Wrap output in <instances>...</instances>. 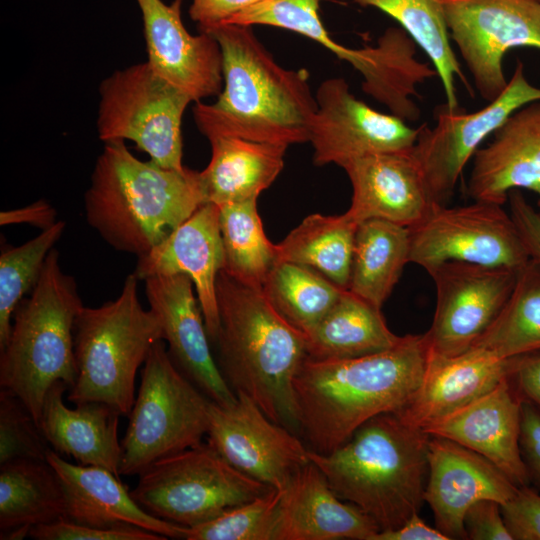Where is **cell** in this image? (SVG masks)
Returning <instances> with one entry per match:
<instances>
[{
  "mask_svg": "<svg viewBox=\"0 0 540 540\" xmlns=\"http://www.w3.org/2000/svg\"><path fill=\"white\" fill-rule=\"evenodd\" d=\"M509 213L531 260L540 263V211L523 196L521 190L508 194Z\"/></svg>",
  "mask_w": 540,
  "mask_h": 540,
  "instance_id": "44",
  "label": "cell"
},
{
  "mask_svg": "<svg viewBox=\"0 0 540 540\" xmlns=\"http://www.w3.org/2000/svg\"><path fill=\"white\" fill-rule=\"evenodd\" d=\"M207 33L221 50L223 88L213 104L196 102L200 132L288 147L307 142L317 109L308 71L280 66L250 26L222 24Z\"/></svg>",
  "mask_w": 540,
  "mask_h": 540,
  "instance_id": "2",
  "label": "cell"
},
{
  "mask_svg": "<svg viewBox=\"0 0 540 540\" xmlns=\"http://www.w3.org/2000/svg\"><path fill=\"white\" fill-rule=\"evenodd\" d=\"M372 540H449V538L437 528L427 525L419 513H415L401 527L379 531Z\"/></svg>",
  "mask_w": 540,
  "mask_h": 540,
  "instance_id": "49",
  "label": "cell"
},
{
  "mask_svg": "<svg viewBox=\"0 0 540 540\" xmlns=\"http://www.w3.org/2000/svg\"><path fill=\"white\" fill-rule=\"evenodd\" d=\"M520 450L529 480L540 489V410L522 400Z\"/></svg>",
  "mask_w": 540,
  "mask_h": 540,
  "instance_id": "45",
  "label": "cell"
},
{
  "mask_svg": "<svg viewBox=\"0 0 540 540\" xmlns=\"http://www.w3.org/2000/svg\"><path fill=\"white\" fill-rule=\"evenodd\" d=\"M513 360L472 347L456 356L429 354L424 378L399 416L425 429L493 390L510 376Z\"/></svg>",
  "mask_w": 540,
  "mask_h": 540,
  "instance_id": "26",
  "label": "cell"
},
{
  "mask_svg": "<svg viewBox=\"0 0 540 540\" xmlns=\"http://www.w3.org/2000/svg\"><path fill=\"white\" fill-rule=\"evenodd\" d=\"M357 226L345 213L309 215L276 244L277 261L307 266L347 289Z\"/></svg>",
  "mask_w": 540,
  "mask_h": 540,
  "instance_id": "32",
  "label": "cell"
},
{
  "mask_svg": "<svg viewBox=\"0 0 540 540\" xmlns=\"http://www.w3.org/2000/svg\"><path fill=\"white\" fill-rule=\"evenodd\" d=\"M518 487L482 455L444 437L430 435L424 502L433 511L436 528L450 539H467L464 516L481 499L501 505Z\"/></svg>",
  "mask_w": 540,
  "mask_h": 540,
  "instance_id": "17",
  "label": "cell"
},
{
  "mask_svg": "<svg viewBox=\"0 0 540 540\" xmlns=\"http://www.w3.org/2000/svg\"><path fill=\"white\" fill-rule=\"evenodd\" d=\"M473 347L502 359L540 351L539 262L530 259L518 271L507 302Z\"/></svg>",
  "mask_w": 540,
  "mask_h": 540,
  "instance_id": "34",
  "label": "cell"
},
{
  "mask_svg": "<svg viewBox=\"0 0 540 540\" xmlns=\"http://www.w3.org/2000/svg\"><path fill=\"white\" fill-rule=\"evenodd\" d=\"M467 539L513 540L503 519L501 504L492 499L473 503L464 516Z\"/></svg>",
  "mask_w": 540,
  "mask_h": 540,
  "instance_id": "43",
  "label": "cell"
},
{
  "mask_svg": "<svg viewBox=\"0 0 540 540\" xmlns=\"http://www.w3.org/2000/svg\"><path fill=\"white\" fill-rule=\"evenodd\" d=\"M519 270L462 261L428 270L436 290L433 321L424 333L429 354L451 357L473 347L507 302Z\"/></svg>",
  "mask_w": 540,
  "mask_h": 540,
  "instance_id": "14",
  "label": "cell"
},
{
  "mask_svg": "<svg viewBox=\"0 0 540 540\" xmlns=\"http://www.w3.org/2000/svg\"><path fill=\"white\" fill-rule=\"evenodd\" d=\"M281 490L275 540H372L376 523L339 498L311 461Z\"/></svg>",
  "mask_w": 540,
  "mask_h": 540,
  "instance_id": "24",
  "label": "cell"
},
{
  "mask_svg": "<svg viewBox=\"0 0 540 540\" xmlns=\"http://www.w3.org/2000/svg\"><path fill=\"white\" fill-rule=\"evenodd\" d=\"M211 403L174 364L163 340L155 342L121 440L120 474L138 476L155 461L203 443Z\"/></svg>",
  "mask_w": 540,
  "mask_h": 540,
  "instance_id": "8",
  "label": "cell"
},
{
  "mask_svg": "<svg viewBox=\"0 0 540 540\" xmlns=\"http://www.w3.org/2000/svg\"><path fill=\"white\" fill-rule=\"evenodd\" d=\"M62 482L47 460L20 459L0 465V539L65 518Z\"/></svg>",
  "mask_w": 540,
  "mask_h": 540,
  "instance_id": "30",
  "label": "cell"
},
{
  "mask_svg": "<svg viewBox=\"0 0 540 540\" xmlns=\"http://www.w3.org/2000/svg\"><path fill=\"white\" fill-rule=\"evenodd\" d=\"M317 109L308 127L313 161L322 166L343 167L349 161L373 153L413 147L418 128H411L393 114L376 111L357 99L345 79L323 81L315 94Z\"/></svg>",
  "mask_w": 540,
  "mask_h": 540,
  "instance_id": "16",
  "label": "cell"
},
{
  "mask_svg": "<svg viewBox=\"0 0 540 540\" xmlns=\"http://www.w3.org/2000/svg\"><path fill=\"white\" fill-rule=\"evenodd\" d=\"M142 14L147 62L192 101L219 95L223 86L222 54L208 33L190 34L181 18L182 0H136Z\"/></svg>",
  "mask_w": 540,
  "mask_h": 540,
  "instance_id": "19",
  "label": "cell"
},
{
  "mask_svg": "<svg viewBox=\"0 0 540 540\" xmlns=\"http://www.w3.org/2000/svg\"><path fill=\"white\" fill-rule=\"evenodd\" d=\"M509 377L520 397L540 410V351L514 357Z\"/></svg>",
  "mask_w": 540,
  "mask_h": 540,
  "instance_id": "47",
  "label": "cell"
},
{
  "mask_svg": "<svg viewBox=\"0 0 540 540\" xmlns=\"http://www.w3.org/2000/svg\"><path fill=\"white\" fill-rule=\"evenodd\" d=\"M46 460L62 482L66 519L98 528L133 526L166 538L186 539L188 527L149 514L133 499L119 476L109 470L72 464L51 448Z\"/></svg>",
  "mask_w": 540,
  "mask_h": 540,
  "instance_id": "25",
  "label": "cell"
},
{
  "mask_svg": "<svg viewBox=\"0 0 540 540\" xmlns=\"http://www.w3.org/2000/svg\"><path fill=\"white\" fill-rule=\"evenodd\" d=\"M493 135L473 157L467 194L503 205L510 191L526 189L540 207V100L515 111Z\"/></svg>",
  "mask_w": 540,
  "mask_h": 540,
  "instance_id": "23",
  "label": "cell"
},
{
  "mask_svg": "<svg viewBox=\"0 0 540 540\" xmlns=\"http://www.w3.org/2000/svg\"><path fill=\"white\" fill-rule=\"evenodd\" d=\"M55 209L46 201L38 200L22 208L0 213V224L26 223L45 230L57 221Z\"/></svg>",
  "mask_w": 540,
  "mask_h": 540,
  "instance_id": "48",
  "label": "cell"
},
{
  "mask_svg": "<svg viewBox=\"0 0 540 540\" xmlns=\"http://www.w3.org/2000/svg\"><path fill=\"white\" fill-rule=\"evenodd\" d=\"M425 334H407L392 348L341 360L306 358L294 379L299 433L311 450L328 454L372 417L399 412L425 375Z\"/></svg>",
  "mask_w": 540,
  "mask_h": 540,
  "instance_id": "1",
  "label": "cell"
},
{
  "mask_svg": "<svg viewBox=\"0 0 540 540\" xmlns=\"http://www.w3.org/2000/svg\"><path fill=\"white\" fill-rule=\"evenodd\" d=\"M219 213L218 205L202 204L162 242L139 256L134 272L138 280L187 275L196 289L207 334L213 344L219 328L216 281L224 265Z\"/></svg>",
  "mask_w": 540,
  "mask_h": 540,
  "instance_id": "20",
  "label": "cell"
},
{
  "mask_svg": "<svg viewBox=\"0 0 540 540\" xmlns=\"http://www.w3.org/2000/svg\"><path fill=\"white\" fill-rule=\"evenodd\" d=\"M280 498L281 490L271 488L213 519L188 528L186 540H275Z\"/></svg>",
  "mask_w": 540,
  "mask_h": 540,
  "instance_id": "38",
  "label": "cell"
},
{
  "mask_svg": "<svg viewBox=\"0 0 540 540\" xmlns=\"http://www.w3.org/2000/svg\"><path fill=\"white\" fill-rule=\"evenodd\" d=\"M207 139L211 159L199 172L205 203L221 206L257 199L284 167L286 145L221 134Z\"/></svg>",
  "mask_w": 540,
  "mask_h": 540,
  "instance_id": "28",
  "label": "cell"
},
{
  "mask_svg": "<svg viewBox=\"0 0 540 540\" xmlns=\"http://www.w3.org/2000/svg\"><path fill=\"white\" fill-rule=\"evenodd\" d=\"M307 358L341 360L379 353L401 339L387 326L381 308L345 289L307 333Z\"/></svg>",
  "mask_w": 540,
  "mask_h": 540,
  "instance_id": "29",
  "label": "cell"
},
{
  "mask_svg": "<svg viewBox=\"0 0 540 540\" xmlns=\"http://www.w3.org/2000/svg\"><path fill=\"white\" fill-rule=\"evenodd\" d=\"M221 406L212 401L207 444L228 464L269 487L283 489L310 462L309 448L273 422L245 394Z\"/></svg>",
  "mask_w": 540,
  "mask_h": 540,
  "instance_id": "15",
  "label": "cell"
},
{
  "mask_svg": "<svg viewBox=\"0 0 540 540\" xmlns=\"http://www.w3.org/2000/svg\"><path fill=\"white\" fill-rule=\"evenodd\" d=\"M100 140H130L164 168L183 170L182 118L192 99L146 61L112 73L99 89Z\"/></svg>",
  "mask_w": 540,
  "mask_h": 540,
  "instance_id": "10",
  "label": "cell"
},
{
  "mask_svg": "<svg viewBox=\"0 0 540 540\" xmlns=\"http://www.w3.org/2000/svg\"><path fill=\"white\" fill-rule=\"evenodd\" d=\"M144 282L150 309L161 321L163 340L174 364L210 400L221 406L233 404L237 396L213 358L192 280L175 274L150 277Z\"/></svg>",
  "mask_w": 540,
  "mask_h": 540,
  "instance_id": "18",
  "label": "cell"
},
{
  "mask_svg": "<svg viewBox=\"0 0 540 540\" xmlns=\"http://www.w3.org/2000/svg\"><path fill=\"white\" fill-rule=\"evenodd\" d=\"M204 203L199 172L143 162L120 140L105 142L84 195L87 223L111 247L138 257Z\"/></svg>",
  "mask_w": 540,
  "mask_h": 540,
  "instance_id": "4",
  "label": "cell"
},
{
  "mask_svg": "<svg viewBox=\"0 0 540 540\" xmlns=\"http://www.w3.org/2000/svg\"><path fill=\"white\" fill-rule=\"evenodd\" d=\"M271 488L201 443L155 461L138 475L130 492L149 514L190 528Z\"/></svg>",
  "mask_w": 540,
  "mask_h": 540,
  "instance_id": "9",
  "label": "cell"
},
{
  "mask_svg": "<svg viewBox=\"0 0 540 540\" xmlns=\"http://www.w3.org/2000/svg\"><path fill=\"white\" fill-rule=\"evenodd\" d=\"M537 1H539V2H540V0H537Z\"/></svg>",
  "mask_w": 540,
  "mask_h": 540,
  "instance_id": "50",
  "label": "cell"
},
{
  "mask_svg": "<svg viewBox=\"0 0 540 540\" xmlns=\"http://www.w3.org/2000/svg\"><path fill=\"white\" fill-rule=\"evenodd\" d=\"M539 100L540 88L528 81L524 65L518 60L506 88L482 109L466 113L460 106L454 110L446 104L437 107L435 126L421 125L412 147L432 202L447 205L480 144L515 111Z\"/></svg>",
  "mask_w": 540,
  "mask_h": 540,
  "instance_id": "12",
  "label": "cell"
},
{
  "mask_svg": "<svg viewBox=\"0 0 540 540\" xmlns=\"http://www.w3.org/2000/svg\"><path fill=\"white\" fill-rule=\"evenodd\" d=\"M324 0H259L233 15L224 24L267 25L305 36L321 21L319 8Z\"/></svg>",
  "mask_w": 540,
  "mask_h": 540,
  "instance_id": "40",
  "label": "cell"
},
{
  "mask_svg": "<svg viewBox=\"0 0 540 540\" xmlns=\"http://www.w3.org/2000/svg\"><path fill=\"white\" fill-rule=\"evenodd\" d=\"M345 289L307 266L277 261L262 292L291 326L307 334L336 303Z\"/></svg>",
  "mask_w": 540,
  "mask_h": 540,
  "instance_id": "36",
  "label": "cell"
},
{
  "mask_svg": "<svg viewBox=\"0 0 540 540\" xmlns=\"http://www.w3.org/2000/svg\"><path fill=\"white\" fill-rule=\"evenodd\" d=\"M190 17L198 23L200 32L224 24L233 15L259 0H191Z\"/></svg>",
  "mask_w": 540,
  "mask_h": 540,
  "instance_id": "46",
  "label": "cell"
},
{
  "mask_svg": "<svg viewBox=\"0 0 540 540\" xmlns=\"http://www.w3.org/2000/svg\"><path fill=\"white\" fill-rule=\"evenodd\" d=\"M68 387L55 383L48 391L39 427L51 449L82 465L98 466L120 475L122 445L118 438L116 409L100 402L68 407L63 399Z\"/></svg>",
  "mask_w": 540,
  "mask_h": 540,
  "instance_id": "27",
  "label": "cell"
},
{
  "mask_svg": "<svg viewBox=\"0 0 540 540\" xmlns=\"http://www.w3.org/2000/svg\"><path fill=\"white\" fill-rule=\"evenodd\" d=\"M501 511L513 540H540V494L535 489L518 487Z\"/></svg>",
  "mask_w": 540,
  "mask_h": 540,
  "instance_id": "42",
  "label": "cell"
},
{
  "mask_svg": "<svg viewBox=\"0 0 540 540\" xmlns=\"http://www.w3.org/2000/svg\"><path fill=\"white\" fill-rule=\"evenodd\" d=\"M217 365L234 393L273 422L299 433L294 379L307 358L306 336L285 321L262 290L221 270L216 281Z\"/></svg>",
  "mask_w": 540,
  "mask_h": 540,
  "instance_id": "3",
  "label": "cell"
},
{
  "mask_svg": "<svg viewBox=\"0 0 540 540\" xmlns=\"http://www.w3.org/2000/svg\"><path fill=\"white\" fill-rule=\"evenodd\" d=\"M66 223L57 221L33 239L5 247L0 255V349L6 344L14 311L37 284L46 258L61 238Z\"/></svg>",
  "mask_w": 540,
  "mask_h": 540,
  "instance_id": "37",
  "label": "cell"
},
{
  "mask_svg": "<svg viewBox=\"0 0 540 540\" xmlns=\"http://www.w3.org/2000/svg\"><path fill=\"white\" fill-rule=\"evenodd\" d=\"M522 400L508 376L484 396L423 431L482 455L517 487L527 486L530 480L520 450Z\"/></svg>",
  "mask_w": 540,
  "mask_h": 540,
  "instance_id": "22",
  "label": "cell"
},
{
  "mask_svg": "<svg viewBox=\"0 0 540 540\" xmlns=\"http://www.w3.org/2000/svg\"><path fill=\"white\" fill-rule=\"evenodd\" d=\"M352 189L347 217L359 224L381 219L404 227L421 221L432 202L412 148L353 159L342 167Z\"/></svg>",
  "mask_w": 540,
  "mask_h": 540,
  "instance_id": "21",
  "label": "cell"
},
{
  "mask_svg": "<svg viewBox=\"0 0 540 540\" xmlns=\"http://www.w3.org/2000/svg\"><path fill=\"white\" fill-rule=\"evenodd\" d=\"M430 435L398 413L376 415L328 454L309 449L335 494L368 515L380 531L401 527L424 502Z\"/></svg>",
  "mask_w": 540,
  "mask_h": 540,
  "instance_id": "5",
  "label": "cell"
},
{
  "mask_svg": "<svg viewBox=\"0 0 540 540\" xmlns=\"http://www.w3.org/2000/svg\"><path fill=\"white\" fill-rule=\"evenodd\" d=\"M407 227L381 219L358 224L347 290L381 308L409 260Z\"/></svg>",
  "mask_w": 540,
  "mask_h": 540,
  "instance_id": "31",
  "label": "cell"
},
{
  "mask_svg": "<svg viewBox=\"0 0 540 540\" xmlns=\"http://www.w3.org/2000/svg\"><path fill=\"white\" fill-rule=\"evenodd\" d=\"M83 307L76 280L62 270L53 248L0 349V387L18 397L38 425L49 389L57 382L74 385V324Z\"/></svg>",
  "mask_w": 540,
  "mask_h": 540,
  "instance_id": "6",
  "label": "cell"
},
{
  "mask_svg": "<svg viewBox=\"0 0 540 540\" xmlns=\"http://www.w3.org/2000/svg\"><path fill=\"white\" fill-rule=\"evenodd\" d=\"M450 38L488 102L506 88L507 52L517 47L540 50V2L537 0H441Z\"/></svg>",
  "mask_w": 540,
  "mask_h": 540,
  "instance_id": "13",
  "label": "cell"
},
{
  "mask_svg": "<svg viewBox=\"0 0 540 540\" xmlns=\"http://www.w3.org/2000/svg\"><path fill=\"white\" fill-rule=\"evenodd\" d=\"M501 204H434L408 228L410 263L426 271L447 261L521 269L529 260L516 225Z\"/></svg>",
  "mask_w": 540,
  "mask_h": 540,
  "instance_id": "11",
  "label": "cell"
},
{
  "mask_svg": "<svg viewBox=\"0 0 540 540\" xmlns=\"http://www.w3.org/2000/svg\"><path fill=\"white\" fill-rule=\"evenodd\" d=\"M37 421L25 404L0 391V465L20 459L46 460L49 450Z\"/></svg>",
  "mask_w": 540,
  "mask_h": 540,
  "instance_id": "39",
  "label": "cell"
},
{
  "mask_svg": "<svg viewBox=\"0 0 540 540\" xmlns=\"http://www.w3.org/2000/svg\"><path fill=\"white\" fill-rule=\"evenodd\" d=\"M224 252L223 271L235 280L262 290L277 262L276 244L265 235L257 199L219 206Z\"/></svg>",
  "mask_w": 540,
  "mask_h": 540,
  "instance_id": "35",
  "label": "cell"
},
{
  "mask_svg": "<svg viewBox=\"0 0 540 540\" xmlns=\"http://www.w3.org/2000/svg\"><path fill=\"white\" fill-rule=\"evenodd\" d=\"M138 278L128 275L119 296L99 307H83L74 324L76 377L68 400L100 402L129 416L135 378L155 342L163 340L158 315L139 301Z\"/></svg>",
  "mask_w": 540,
  "mask_h": 540,
  "instance_id": "7",
  "label": "cell"
},
{
  "mask_svg": "<svg viewBox=\"0 0 540 540\" xmlns=\"http://www.w3.org/2000/svg\"><path fill=\"white\" fill-rule=\"evenodd\" d=\"M360 6L374 7L399 23L426 53L444 89L450 110L459 107L456 79L472 88L465 78L450 42V34L441 0H350Z\"/></svg>",
  "mask_w": 540,
  "mask_h": 540,
  "instance_id": "33",
  "label": "cell"
},
{
  "mask_svg": "<svg viewBox=\"0 0 540 540\" xmlns=\"http://www.w3.org/2000/svg\"><path fill=\"white\" fill-rule=\"evenodd\" d=\"M29 536L36 540H165L164 536L133 526L98 528L66 518L34 526Z\"/></svg>",
  "mask_w": 540,
  "mask_h": 540,
  "instance_id": "41",
  "label": "cell"
}]
</instances>
